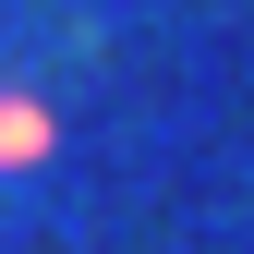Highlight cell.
<instances>
[{
	"label": "cell",
	"mask_w": 254,
	"mask_h": 254,
	"mask_svg": "<svg viewBox=\"0 0 254 254\" xmlns=\"http://www.w3.org/2000/svg\"><path fill=\"white\" fill-rule=\"evenodd\" d=\"M37 145H49V121H37V109H0V157H37Z\"/></svg>",
	"instance_id": "6da1fadb"
}]
</instances>
